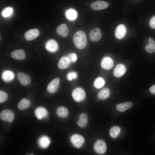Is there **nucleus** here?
Masks as SVG:
<instances>
[{"instance_id":"20","label":"nucleus","mask_w":155,"mask_h":155,"mask_svg":"<svg viewBox=\"0 0 155 155\" xmlns=\"http://www.w3.org/2000/svg\"><path fill=\"white\" fill-rule=\"evenodd\" d=\"M133 105L132 102H127L118 104L117 105L116 108L118 111L123 112L131 108Z\"/></svg>"},{"instance_id":"26","label":"nucleus","mask_w":155,"mask_h":155,"mask_svg":"<svg viewBox=\"0 0 155 155\" xmlns=\"http://www.w3.org/2000/svg\"><path fill=\"white\" fill-rule=\"evenodd\" d=\"M146 51L150 54H152L155 52V41L151 38L148 39V44L145 47Z\"/></svg>"},{"instance_id":"9","label":"nucleus","mask_w":155,"mask_h":155,"mask_svg":"<svg viewBox=\"0 0 155 155\" xmlns=\"http://www.w3.org/2000/svg\"><path fill=\"white\" fill-rule=\"evenodd\" d=\"M126 33V28L123 24H121L118 26L115 31V35L118 39L123 38L125 35Z\"/></svg>"},{"instance_id":"22","label":"nucleus","mask_w":155,"mask_h":155,"mask_svg":"<svg viewBox=\"0 0 155 155\" xmlns=\"http://www.w3.org/2000/svg\"><path fill=\"white\" fill-rule=\"evenodd\" d=\"M38 144L40 146L43 148H45L48 147L50 143L49 138L46 136H43L38 140Z\"/></svg>"},{"instance_id":"4","label":"nucleus","mask_w":155,"mask_h":155,"mask_svg":"<svg viewBox=\"0 0 155 155\" xmlns=\"http://www.w3.org/2000/svg\"><path fill=\"white\" fill-rule=\"evenodd\" d=\"M94 151L97 154H104L107 150V146L105 142L102 140L96 141L93 146Z\"/></svg>"},{"instance_id":"19","label":"nucleus","mask_w":155,"mask_h":155,"mask_svg":"<svg viewBox=\"0 0 155 155\" xmlns=\"http://www.w3.org/2000/svg\"><path fill=\"white\" fill-rule=\"evenodd\" d=\"M79 119L77 122L78 125L81 128L85 127L88 122V117L84 113H81L79 115Z\"/></svg>"},{"instance_id":"34","label":"nucleus","mask_w":155,"mask_h":155,"mask_svg":"<svg viewBox=\"0 0 155 155\" xmlns=\"http://www.w3.org/2000/svg\"><path fill=\"white\" fill-rule=\"evenodd\" d=\"M149 24L152 28L155 29V16H153L150 19Z\"/></svg>"},{"instance_id":"17","label":"nucleus","mask_w":155,"mask_h":155,"mask_svg":"<svg viewBox=\"0 0 155 155\" xmlns=\"http://www.w3.org/2000/svg\"><path fill=\"white\" fill-rule=\"evenodd\" d=\"M58 34L62 36L63 37H66L68 34V29L67 25L65 24H62L59 25L56 29Z\"/></svg>"},{"instance_id":"2","label":"nucleus","mask_w":155,"mask_h":155,"mask_svg":"<svg viewBox=\"0 0 155 155\" xmlns=\"http://www.w3.org/2000/svg\"><path fill=\"white\" fill-rule=\"evenodd\" d=\"M70 141L73 147L76 148H79L84 144L85 139L82 135L78 134H75L71 137Z\"/></svg>"},{"instance_id":"14","label":"nucleus","mask_w":155,"mask_h":155,"mask_svg":"<svg viewBox=\"0 0 155 155\" xmlns=\"http://www.w3.org/2000/svg\"><path fill=\"white\" fill-rule=\"evenodd\" d=\"M126 69L125 66L122 64L117 65L115 67L113 72L114 75L116 77L122 76L126 72Z\"/></svg>"},{"instance_id":"8","label":"nucleus","mask_w":155,"mask_h":155,"mask_svg":"<svg viewBox=\"0 0 155 155\" xmlns=\"http://www.w3.org/2000/svg\"><path fill=\"white\" fill-rule=\"evenodd\" d=\"M17 79L20 83L23 86L29 85L31 82V79L28 75L21 72L18 73Z\"/></svg>"},{"instance_id":"28","label":"nucleus","mask_w":155,"mask_h":155,"mask_svg":"<svg viewBox=\"0 0 155 155\" xmlns=\"http://www.w3.org/2000/svg\"><path fill=\"white\" fill-rule=\"evenodd\" d=\"M120 131L121 129L119 127L117 126H113L110 130V135L112 138H115L119 134Z\"/></svg>"},{"instance_id":"30","label":"nucleus","mask_w":155,"mask_h":155,"mask_svg":"<svg viewBox=\"0 0 155 155\" xmlns=\"http://www.w3.org/2000/svg\"><path fill=\"white\" fill-rule=\"evenodd\" d=\"M13 11V8L12 7H7L3 9L1 14L3 17L7 18L10 16L12 15Z\"/></svg>"},{"instance_id":"3","label":"nucleus","mask_w":155,"mask_h":155,"mask_svg":"<svg viewBox=\"0 0 155 155\" xmlns=\"http://www.w3.org/2000/svg\"><path fill=\"white\" fill-rule=\"evenodd\" d=\"M72 96L75 101L79 102L84 99L86 94L84 89L78 87L73 90L72 93Z\"/></svg>"},{"instance_id":"32","label":"nucleus","mask_w":155,"mask_h":155,"mask_svg":"<svg viewBox=\"0 0 155 155\" xmlns=\"http://www.w3.org/2000/svg\"><path fill=\"white\" fill-rule=\"evenodd\" d=\"M7 94L1 90L0 91V103L4 102L7 100Z\"/></svg>"},{"instance_id":"12","label":"nucleus","mask_w":155,"mask_h":155,"mask_svg":"<svg viewBox=\"0 0 155 155\" xmlns=\"http://www.w3.org/2000/svg\"><path fill=\"white\" fill-rule=\"evenodd\" d=\"M59 82L60 79L58 78H56L52 80L47 86L48 92L51 93L55 92L58 88Z\"/></svg>"},{"instance_id":"16","label":"nucleus","mask_w":155,"mask_h":155,"mask_svg":"<svg viewBox=\"0 0 155 155\" xmlns=\"http://www.w3.org/2000/svg\"><path fill=\"white\" fill-rule=\"evenodd\" d=\"M70 63L67 57L63 56L59 60L58 63V67L60 69H65L69 67Z\"/></svg>"},{"instance_id":"27","label":"nucleus","mask_w":155,"mask_h":155,"mask_svg":"<svg viewBox=\"0 0 155 155\" xmlns=\"http://www.w3.org/2000/svg\"><path fill=\"white\" fill-rule=\"evenodd\" d=\"M2 77L5 82H8L12 80L14 77L13 73L10 70H5L3 73Z\"/></svg>"},{"instance_id":"29","label":"nucleus","mask_w":155,"mask_h":155,"mask_svg":"<svg viewBox=\"0 0 155 155\" xmlns=\"http://www.w3.org/2000/svg\"><path fill=\"white\" fill-rule=\"evenodd\" d=\"M105 81L102 78L99 77L97 78L94 80V85L97 89H100L102 88L104 85Z\"/></svg>"},{"instance_id":"13","label":"nucleus","mask_w":155,"mask_h":155,"mask_svg":"<svg viewBox=\"0 0 155 155\" xmlns=\"http://www.w3.org/2000/svg\"><path fill=\"white\" fill-rule=\"evenodd\" d=\"M114 64L113 61L111 58L108 57H106L102 59L101 65L102 68L108 70L113 67Z\"/></svg>"},{"instance_id":"21","label":"nucleus","mask_w":155,"mask_h":155,"mask_svg":"<svg viewBox=\"0 0 155 155\" xmlns=\"http://www.w3.org/2000/svg\"><path fill=\"white\" fill-rule=\"evenodd\" d=\"M31 105L30 101L26 98H23L19 102L18 107L21 110H24L29 108Z\"/></svg>"},{"instance_id":"25","label":"nucleus","mask_w":155,"mask_h":155,"mask_svg":"<svg viewBox=\"0 0 155 155\" xmlns=\"http://www.w3.org/2000/svg\"><path fill=\"white\" fill-rule=\"evenodd\" d=\"M110 91L108 88H105L101 90L98 94V97L101 100L107 98L110 96Z\"/></svg>"},{"instance_id":"33","label":"nucleus","mask_w":155,"mask_h":155,"mask_svg":"<svg viewBox=\"0 0 155 155\" xmlns=\"http://www.w3.org/2000/svg\"><path fill=\"white\" fill-rule=\"evenodd\" d=\"M71 63L75 62L77 59V56L75 53H71L69 54L67 56Z\"/></svg>"},{"instance_id":"5","label":"nucleus","mask_w":155,"mask_h":155,"mask_svg":"<svg viewBox=\"0 0 155 155\" xmlns=\"http://www.w3.org/2000/svg\"><path fill=\"white\" fill-rule=\"evenodd\" d=\"M0 119L2 120L9 123L12 122L15 118L13 113L11 110L6 109L3 110L0 114Z\"/></svg>"},{"instance_id":"1","label":"nucleus","mask_w":155,"mask_h":155,"mask_svg":"<svg viewBox=\"0 0 155 155\" xmlns=\"http://www.w3.org/2000/svg\"><path fill=\"white\" fill-rule=\"evenodd\" d=\"M73 41L75 46L78 49L84 48L86 46L87 42L86 34L82 31H77L73 36Z\"/></svg>"},{"instance_id":"10","label":"nucleus","mask_w":155,"mask_h":155,"mask_svg":"<svg viewBox=\"0 0 155 155\" xmlns=\"http://www.w3.org/2000/svg\"><path fill=\"white\" fill-rule=\"evenodd\" d=\"M40 32L36 28L33 29L26 32L24 36L25 39L28 41L32 40L39 36Z\"/></svg>"},{"instance_id":"11","label":"nucleus","mask_w":155,"mask_h":155,"mask_svg":"<svg viewBox=\"0 0 155 155\" xmlns=\"http://www.w3.org/2000/svg\"><path fill=\"white\" fill-rule=\"evenodd\" d=\"M109 5L108 3L103 1H98L92 3L91 7L94 10H99L107 8Z\"/></svg>"},{"instance_id":"23","label":"nucleus","mask_w":155,"mask_h":155,"mask_svg":"<svg viewBox=\"0 0 155 155\" xmlns=\"http://www.w3.org/2000/svg\"><path fill=\"white\" fill-rule=\"evenodd\" d=\"M56 113L59 117L64 118L67 116L69 114V111L66 107L61 106L57 108Z\"/></svg>"},{"instance_id":"35","label":"nucleus","mask_w":155,"mask_h":155,"mask_svg":"<svg viewBox=\"0 0 155 155\" xmlns=\"http://www.w3.org/2000/svg\"><path fill=\"white\" fill-rule=\"evenodd\" d=\"M149 91L151 93L155 95V84L152 85L150 88Z\"/></svg>"},{"instance_id":"6","label":"nucleus","mask_w":155,"mask_h":155,"mask_svg":"<svg viewBox=\"0 0 155 155\" xmlns=\"http://www.w3.org/2000/svg\"><path fill=\"white\" fill-rule=\"evenodd\" d=\"M90 39L93 42H96L99 40L102 36V33L100 29L97 28L92 30L90 32Z\"/></svg>"},{"instance_id":"31","label":"nucleus","mask_w":155,"mask_h":155,"mask_svg":"<svg viewBox=\"0 0 155 155\" xmlns=\"http://www.w3.org/2000/svg\"><path fill=\"white\" fill-rule=\"evenodd\" d=\"M77 77L78 74L77 73L74 71H70L68 73L67 75V79L69 81L76 79Z\"/></svg>"},{"instance_id":"18","label":"nucleus","mask_w":155,"mask_h":155,"mask_svg":"<svg viewBox=\"0 0 155 155\" xmlns=\"http://www.w3.org/2000/svg\"><path fill=\"white\" fill-rule=\"evenodd\" d=\"M12 57L14 59L21 60L24 59L26 57V55L23 50L19 49L13 51L11 53Z\"/></svg>"},{"instance_id":"15","label":"nucleus","mask_w":155,"mask_h":155,"mask_svg":"<svg viewBox=\"0 0 155 155\" xmlns=\"http://www.w3.org/2000/svg\"><path fill=\"white\" fill-rule=\"evenodd\" d=\"M34 113L36 117L40 120L46 117L48 115V112L46 109L41 106L36 108Z\"/></svg>"},{"instance_id":"7","label":"nucleus","mask_w":155,"mask_h":155,"mask_svg":"<svg viewBox=\"0 0 155 155\" xmlns=\"http://www.w3.org/2000/svg\"><path fill=\"white\" fill-rule=\"evenodd\" d=\"M45 47L47 51L53 53L58 50L59 46L58 43L55 40L51 39L46 42Z\"/></svg>"},{"instance_id":"24","label":"nucleus","mask_w":155,"mask_h":155,"mask_svg":"<svg viewBox=\"0 0 155 155\" xmlns=\"http://www.w3.org/2000/svg\"><path fill=\"white\" fill-rule=\"evenodd\" d=\"M65 16L68 20L73 21L75 20L77 18L78 13L75 9L70 8L67 9L65 11Z\"/></svg>"}]
</instances>
